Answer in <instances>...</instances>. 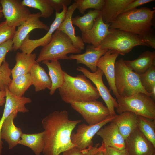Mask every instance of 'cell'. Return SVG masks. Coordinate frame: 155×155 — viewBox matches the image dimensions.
<instances>
[{"instance_id": "obj_1", "label": "cell", "mask_w": 155, "mask_h": 155, "mask_svg": "<svg viewBox=\"0 0 155 155\" xmlns=\"http://www.w3.org/2000/svg\"><path fill=\"white\" fill-rule=\"evenodd\" d=\"M82 120L69 119L67 111H54L44 117L41 122L44 129V155H59L76 147L71 141L72 132Z\"/></svg>"}, {"instance_id": "obj_2", "label": "cell", "mask_w": 155, "mask_h": 155, "mask_svg": "<svg viewBox=\"0 0 155 155\" xmlns=\"http://www.w3.org/2000/svg\"><path fill=\"white\" fill-rule=\"evenodd\" d=\"M154 10L137 8L121 13L110 24V29H118L140 36L153 32L152 28Z\"/></svg>"}, {"instance_id": "obj_3", "label": "cell", "mask_w": 155, "mask_h": 155, "mask_svg": "<svg viewBox=\"0 0 155 155\" xmlns=\"http://www.w3.org/2000/svg\"><path fill=\"white\" fill-rule=\"evenodd\" d=\"M64 83L58 90L62 100L65 103L90 101L100 97L96 88L84 75L79 74L74 77L64 71Z\"/></svg>"}, {"instance_id": "obj_4", "label": "cell", "mask_w": 155, "mask_h": 155, "mask_svg": "<svg viewBox=\"0 0 155 155\" xmlns=\"http://www.w3.org/2000/svg\"><path fill=\"white\" fill-rule=\"evenodd\" d=\"M82 50L75 48L69 37L60 30H56L50 42L42 48L36 63L44 61L69 59L67 54H80Z\"/></svg>"}, {"instance_id": "obj_5", "label": "cell", "mask_w": 155, "mask_h": 155, "mask_svg": "<svg viewBox=\"0 0 155 155\" xmlns=\"http://www.w3.org/2000/svg\"><path fill=\"white\" fill-rule=\"evenodd\" d=\"M115 82L119 96H129L139 93L150 96L141 84L139 74L127 66L122 58L115 63Z\"/></svg>"}, {"instance_id": "obj_6", "label": "cell", "mask_w": 155, "mask_h": 155, "mask_svg": "<svg viewBox=\"0 0 155 155\" xmlns=\"http://www.w3.org/2000/svg\"><path fill=\"white\" fill-rule=\"evenodd\" d=\"M110 33L98 47L124 55L135 46H148L138 35L118 29H110Z\"/></svg>"}, {"instance_id": "obj_7", "label": "cell", "mask_w": 155, "mask_h": 155, "mask_svg": "<svg viewBox=\"0 0 155 155\" xmlns=\"http://www.w3.org/2000/svg\"><path fill=\"white\" fill-rule=\"evenodd\" d=\"M117 99L119 106L116 111L119 114L129 111L137 115L155 120V103L149 96L139 93L129 96H119Z\"/></svg>"}, {"instance_id": "obj_8", "label": "cell", "mask_w": 155, "mask_h": 155, "mask_svg": "<svg viewBox=\"0 0 155 155\" xmlns=\"http://www.w3.org/2000/svg\"><path fill=\"white\" fill-rule=\"evenodd\" d=\"M70 104L89 125L97 124L111 117L107 107L96 100L88 102L72 101Z\"/></svg>"}, {"instance_id": "obj_9", "label": "cell", "mask_w": 155, "mask_h": 155, "mask_svg": "<svg viewBox=\"0 0 155 155\" xmlns=\"http://www.w3.org/2000/svg\"><path fill=\"white\" fill-rule=\"evenodd\" d=\"M5 21L9 26H19L31 14L29 10L19 0H0Z\"/></svg>"}, {"instance_id": "obj_10", "label": "cell", "mask_w": 155, "mask_h": 155, "mask_svg": "<svg viewBox=\"0 0 155 155\" xmlns=\"http://www.w3.org/2000/svg\"><path fill=\"white\" fill-rule=\"evenodd\" d=\"M115 116L111 117L94 125H87L85 123L80 125L76 132L71 134L72 142L78 149L81 151L93 146L92 140L94 136L103 127L109 122H112Z\"/></svg>"}, {"instance_id": "obj_11", "label": "cell", "mask_w": 155, "mask_h": 155, "mask_svg": "<svg viewBox=\"0 0 155 155\" xmlns=\"http://www.w3.org/2000/svg\"><path fill=\"white\" fill-rule=\"evenodd\" d=\"M77 70L82 72L86 77L90 80L95 85L96 88L100 96L105 103L108 109L111 117H114L117 114L115 108H117L119 106L116 99L111 95L110 90L108 89L103 81L102 77L104 75L102 71L98 68L94 73L91 72L84 67L78 66Z\"/></svg>"}, {"instance_id": "obj_12", "label": "cell", "mask_w": 155, "mask_h": 155, "mask_svg": "<svg viewBox=\"0 0 155 155\" xmlns=\"http://www.w3.org/2000/svg\"><path fill=\"white\" fill-rule=\"evenodd\" d=\"M67 9V7L64 5L61 12H55V19L44 36L37 39L31 40L30 38V34H28L19 49L22 52L30 54L37 47L39 46L43 47L48 44L51 39L53 34L64 20Z\"/></svg>"}, {"instance_id": "obj_13", "label": "cell", "mask_w": 155, "mask_h": 155, "mask_svg": "<svg viewBox=\"0 0 155 155\" xmlns=\"http://www.w3.org/2000/svg\"><path fill=\"white\" fill-rule=\"evenodd\" d=\"M125 149L129 155H153L155 146L137 128L125 140Z\"/></svg>"}, {"instance_id": "obj_14", "label": "cell", "mask_w": 155, "mask_h": 155, "mask_svg": "<svg viewBox=\"0 0 155 155\" xmlns=\"http://www.w3.org/2000/svg\"><path fill=\"white\" fill-rule=\"evenodd\" d=\"M40 12L31 13L27 20L18 27L12 39L13 50L19 49L24 40L29 33L35 29H41L48 31L49 27L40 19Z\"/></svg>"}, {"instance_id": "obj_15", "label": "cell", "mask_w": 155, "mask_h": 155, "mask_svg": "<svg viewBox=\"0 0 155 155\" xmlns=\"http://www.w3.org/2000/svg\"><path fill=\"white\" fill-rule=\"evenodd\" d=\"M5 102L2 117L0 120V155H1L3 142L0 137L1 127L5 120L12 113L17 112L25 113L29 110L25 104L30 102V99L23 96L19 97L13 94L9 90L7 87L5 89Z\"/></svg>"}, {"instance_id": "obj_16", "label": "cell", "mask_w": 155, "mask_h": 155, "mask_svg": "<svg viewBox=\"0 0 155 155\" xmlns=\"http://www.w3.org/2000/svg\"><path fill=\"white\" fill-rule=\"evenodd\" d=\"M110 25L104 22L100 14L95 20L91 28L82 32L81 38L83 42L91 44L95 47H98L110 33Z\"/></svg>"}, {"instance_id": "obj_17", "label": "cell", "mask_w": 155, "mask_h": 155, "mask_svg": "<svg viewBox=\"0 0 155 155\" xmlns=\"http://www.w3.org/2000/svg\"><path fill=\"white\" fill-rule=\"evenodd\" d=\"M96 134L102 139L105 146L118 150L125 149V140L121 133L116 124L113 122L101 128Z\"/></svg>"}, {"instance_id": "obj_18", "label": "cell", "mask_w": 155, "mask_h": 155, "mask_svg": "<svg viewBox=\"0 0 155 155\" xmlns=\"http://www.w3.org/2000/svg\"><path fill=\"white\" fill-rule=\"evenodd\" d=\"M117 53H112L110 50L107 51L98 60L97 64L105 75L109 86L113 94L117 98L119 95L116 90L115 85V64L119 55Z\"/></svg>"}, {"instance_id": "obj_19", "label": "cell", "mask_w": 155, "mask_h": 155, "mask_svg": "<svg viewBox=\"0 0 155 155\" xmlns=\"http://www.w3.org/2000/svg\"><path fill=\"white\" fill-rule=\"evenodd\" d=\"M108 50L89 44L86 46L84 53L72 54L69 56V59L76 60L77 64L85 65L92 73H94L98 69L97 64L98 60Z\"/></svg>"}, {"instance_id": "obj_20", "label": "cell", "mask_w": 155, "mask_h": 155, "mask_svg": "<svg viewBox=\"0 0 155 155\" xmlns=\"http://www.w3.org/2000/svg\"><path fill=\"white\" fill-rule=\"evenodd\" d=\"M18 113H11L4 121L1 127V138L8 144L9 149H13L19 144L23 133L21 128L16 127L14 123V119L17 117Z\"/></svg>"}, {"instance_id": "obj_21", "label": "cell", "mask_w": 155, "mask_h": 155, "mask_svg": "<svg viewBox=\"0 0 155 155\" xmlns=\"http://www.w3.org/2000/svg\"><path fill=\"white\" fill-rule=\"evenodd\" d=\"M77 7V4L75 2L69 6L64 20L57 30L61 31L67 35L71 40L74 46L82 50L84 49V43L81 36L76 35L75 27L72 21L73 15Z\"/></svg>"}, {"instance_id": "obj_22", "label": "cell", "mask_w": 155, "mask_h": 155, "mask_svg": "<svg viewBox=\"0 0 155 155\" xmlns=\"http://www.w3.org/2000/svg\"><path fill=\"white\" fill-rule=\"evenodd\" d=\"M133 0H104V4L100 10L104 22L110 24Z\"/></svg>"}, {"instance_id": "obj_23", "label": "cell", "mask_w": 155, "mask_h": 155, "mask_svg": "<svg viewBox=\"0 0 155 155\" xmlns=\"http://www.w3.org/2000/svg\"><path fill=\"white\" fill-rule=\"evenodd\" d=\"M137 117L134 113L126 111L117 115L112 121L116 124L125 140L137 128Z\"/></svg>"}, {"instance_id": "obj_24", "label": "cell", "mask_w": 155, "mask_h": 155, "mask_svg": "<svg viewBox=\"0 0 155 155\" xmlns=\"http://www.w3.org/2000/svg\"><path fill=\"white\" fill-rule=\"evenodd\" d=\"M36 53L28 54L23 52H17L15 57L16 63L11 70L13 79L18 76L30 73L33 65L36 63Z\"/></svg>"}, {"instance_id": "obj_25", "label": "cell", "mask_w": 155, "mask_h": 155, "mask_svg": "<svg viewBox=\"0 0 155 155\" xmlns=\"http://www.w3.org/2000/svg\"><path fill=\"white\" fill-rule=\"evenodd\" d=\"M155 51H147L133 60H125L126 65L138 74L143 73L155 65Z\"/></svg>"}, {"instance_id": "obj_26", "label": "cell", "mask_w": 155, "mask_h": 155, "mask_svg": "<svg viewBox=\"0 0 155 155\" xmlns=\"http://www.w3.org/2000/svg\"><path fill=\"white\" fill-rule=\"evenodd\" d=\"M30 73L35 91L39 92L46 88L50 89L51 86L50 78L39 63H36L33 65Z\"/></svg>"}, {"instance_id": "obj_27", "label": "cell", "mask_w": 155, "mask_h": 155, "mask_svg": "<svg viewBox=\"0 0 155 155\" xmlns=\"http://www.w3.org/2000/svg\"><path fill=\"white\" fill-rule=\"evenodd\" d=\"M42 63L45 65L49 69V76L51 82V86L49 94L53 95L56 90L61 87L64 82V71L58 60L44 61Z\"/></svg>"}, {"instance_id": "obj_28", "label": "cell", "mask_w": 155, "mask_h": 155, "mask_svg": "<svg viewBox=\"0 0 155 155\" xmlns=\"http://www.w3.org/2000/svg\"><path fill=\"white\" fill-rule=\"evenodd\" d=\"M43 131L34 134L23 133L19 144L30 148L36 155H40L45 146Z\"/></svg>"}, {"instance_id": "obj_29", "label": "cell", "mask_w": 155, "mask_h": 155, "mask_svg": "<svg viewBox=\"0 0 155 155\" xmlns=\"http://www.w3.org/2000/svg\"><path fill=\"white\" fill-rule=\"evenodd\" d=\"M32 85L30 75L28 73L12 79L8 88L11 93L18 97H21Z\"/></svg>"}, {"instance_id": "obj_30", "label": "cell", "mask_w": 155, "mask_h": 155, "mask_svg": "<svg viewBox=\"0 0 155 155\" xmlns=\"http://www.w3.org/2000/svg\"><path fill=\"white\" fill-rule=\"evenodd\" d=\"M100 10L94 9L88 11L87 13L80 16H77L72 18L73 24L77 26L82 32L90 29L94 25L96 19L100 14Z\"/></svg>"}, {"instance_id": "obj_31", "label": "cell", "mask_w": 155, "mask_h": 155, "mask_svg": "<svg viewBox=\"0 0 155 155\" xmlns=\"http://www.w3.org/2000/svg\"><path fill=\"white\" fill-rule=\"evenodd\" d=\"M137 128L155 146V120L138 115Z\"/></svg>"}, {"instance_id": "obj_32", "label": "cell", "mask_w": 155, "mask_h": 155, "mask_svg": "<svg viewBox=\"0 0 155 155\" xmlns=\"http://www.w3.org/2000/svg\"><path fill=\"white\" fill-rule=\"evenodd\" d=\"M22 1L25 6L39 10L41 17L49 18L53 13L54 10L47 0H23Z\"/></svg>"}, {"instance_id": "obj_33", "label": "cell", "mask_w": 155, "mask_h": 155, "mask_svg": "<svg viewBox=\"0 0 155 155\" xmlns=\"http://www.w3.org/2000/svg\"><path fill=\"white\" fill-rule=\"evenodd\" d=\"M139 75L142 86L150 94L153 89L155 87V65H153L146 71Z\"/></svg>"}, {"instance_id": "obj_34", "label": "cell", "mask_w": 155, "mask_h": 155, "mask_svg": "<svg viewBox=\"0 0 155 155\" xmlns=\"http://www.w3.org/2000/svg\"><path fill=\"white\" fill-rule=\"evenodd\" d=\"M77 4V9L82 14L88 9L92 8L101 10L104 3V0H75Z\"/></svg>"}, {"instance_id": "obj_35", "label": "cell", "mask_w": 155, "mask_h": 155, "mask_svg": "<svg viewBox=\"0 0 155 155\" xmlns=\"http://www.w3.org/2000/svg\"><path fill=\"white\" fill-rule=\"evenodd\" d=\"M11 70L9 67L8 63L5 61L0 67V90H5L12 79L10 78Z\"/></svg>"}, {"instance_id": "obj_36", "label": "cell", "mask_w": 155, "mask_h": 155, "mask_svg": "<svg viewBox=\"0 0 155 155\" xmlns=\"http://www.w3.org/2000/svg\"><path fill=\"white\" fill-rule=\"evenodd\" d=\"M16 27L9 26L5 20L0 23V44L13 39L16 32Z\"/></svg>"}, {"instance_id": "obj_37", "label": "cell", "mask_w": 155, "mask_h": 155, "mask_svg": "<svg viewBox=\"0 0 155 155\" xmlns=\"http://www.w3.org/2000/svg\"><path fill=\"white\" fill-rule=\"evenodd\" d=\"M103 146L104 145L102 143L100 146H99V143H98L94 146L88 147L81 151L78 150L76 147H74L63 152L62 155H93L101 149Z\"/></svg>"}, {"instance_id": "obj_38", "label": "cell", "mask_w": 155, "mask_h": 155, "mask_svg": "<svg viewBox=\"0 0 155 155\" xmlns=\"http://www.w3.org/2000/svg\"><path fill=\"white\" fill-rule=\"evenodd\" d=\"M13 44L12 39L8 40L0 44V67L5 61L7 53L13 50Z\"/></svg>"}, {"instance_id": "obj_39", "label": "cell", "mask_w": 155, "mask_h": 155, "mask_svg": "<svg viewBox=\"0 0 155 155\" xmlns=\"http://www.w3.org/2000/svg\"><path fill=\"white\" fill-rule=\"evenodd\" d=\"M55 12L60 13L61 9H63L64 5L67 7L71 3V0H47Z\"/></svg>"}, {"instance_id": "obj_40", "label": "cell", "mask_w": 155, "mask_h": 155, "mask_svg": "<svg viewBox=\"0 0 155 155\" xmlns=\"http://www.w3.org/2000/svg\"><path fill=\"white\" fill-rule=\"evenodd\" d=\"M154 1V0H133L125 8L122 13L127 12L136 8L137 7Z\"/></svg>"}, {"instance_id": "obj_41", "label": "cell", "mask_w": 155, "mask_h": 155, "mask_svg": "<svg viewBox=\"0 0 155 155\" xmlns=\"http://www.w3.org/2000/svg\"><path fill=\"white\" fill-rule=\"evenodd\" d=\"M104 155H129V154L126 149L119 150L110 147L105 146L104 151Z\"/></svg>"}, {"instance_id": "obj_42", "label": "cell", "mask_w": 155, "mask_h": 155, "mask_svg": "<svg viewBox=\"0 0 155 155\" xmlns=\"http://www.w3.org/2000/svg\"><path fill=\"white\" fill-rule=\"evenodd\" d=\"M145 41L148 46L155 48V37L153 33L140 36Z\"/></svg>"}, {"instance_id": "obj_43", "label": "cell", "mask_w": 155, "mask_h": 155, "mask_svg": "<svg viewBox=\"0 0 155 155\" xmlns=\"http://www.w3.org/2000/svg\"><path fill=\"white\" fill-rule=\"evenodd\" d=\"M6 92L5 90H0V106H2L5 102Z\"/></svg>"}, {"instance_id": "obj_44", "label": "cell", "mask_w": 155, "mask_h": 155, "mask_svg": "<svg viewBox=\"0 0 155 155\" xmlns=\"http://www.w3.org/2000/svg\"><path fill=\"white\" fill-rule=\"evenodd\" d=\"M103 144L104 146L103 148L101 149L96 152L93 155H104V149L105 146Z\"/></svg>"}, {"instance_id": "obj_45", "label": "cell", "mask_w": 155, "mask_h": 155, "mask_svg": "<svg viewBox=\"0 0 155 155\" xmlns=\"http://www.w3.org/2000/svg\"><path fill=\"white\" fill-rule=\"evenodd\" d=\"M3 17V15L2 12V6L0 1V21L1 19Z\"/></svg>"}, {"instance_id": "obj_46", "label": "cell", "mask_w": 155, "mask_h": 155, "mask_svg": "<svg viewBox=\"0 0 155 155\" xmlns=\"http://www.w3.org/2000/svg\"><path fill=\"white\" fill-rule=\"evenodd\" d=\"M153 155H155V154H154Z\"/></svg>"}]
</instances>
